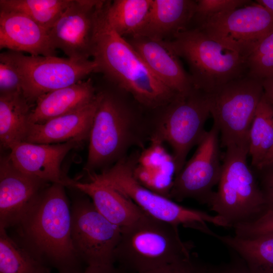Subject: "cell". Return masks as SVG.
Wrapping results in <instances>:
<instances>
[{
	"label": "cell",
	"mask_w": 273,
	"mask_h": 273,
	"mask_svg": "<svg viewBox=\"0 0 273 273\" xmlns=\"http://www.w3.org/2000/svg\"><path fill=\"white\" fill-rule=\"evenodd\" d=\"M251 3L248 0H198L197 1L194 19L198 22L200 25L215 16Z\"/></svg>",
	"instance_id": "4dcf8cb0"
},
{
	"label": "cell",
	"mask_w": 273,
	"mask_h": 273,
	"mask_svg": "<svg viewBox=\"0 0 273 273\" xmlns=\"http://www.w3.org/2000/svg\"><path fill=\"white\" fill-rule=\"evenodd\" d=\"M99 101L97 92L95 99L86 106L70 113L41 124H30L24 142L53 144L72 139L84 141L89 138L94 117Z\"/></svg>",
	"instance_id": "d6986e66"
},
{
	"label": "cell",
	"mask_w": 273,
	"mask_h": 273,
	"mask_svg": "<svg viewBox=\"0 0 273 273\" xmlns=\"http://www.w3.org/2000/svg\"><path fill=\"white\" fill-rule=\"evenodd\" d=\"M72 188L89 197L98 212L120 228L129 225L146 214L130 199L104 185L75 180Z\"/></svg>",
	"instance_id": "603a6c76"
},
{
	"label": "cell",
	"mask_w": 273,
	"mask_h": 273,
	"mask_svg": "<svg viewBox=\"0 0 273 273\" xmlns=\"http://www.w3.org/2000/svg\"><path fill=\"white\" fill-rule=\"evenodd\" d=\"M65 186L51 184L26 210L16 229L18 243L45 267L81 273L71 238V206Z\"/></svg>",
	"instance_id": "6da1fadb"
},
{
	"label": "cell",
	"mask_w": 273,
	"mask_h": 273,
	"mask_svg": "<svg viewBox=\"0 0 273 273\" xmlns=\"http://www.w3.org/2000/svg\"><path fill=\"white\" fill-rule=\"evenodd\" d=\"M207 264L192 253L148 273H206Z\"/></svg>",
	"instance_id": "836d02e7"
},
{
	"label": "cell",
	"mask_w": 273,
	"mask_h": 273,
	"mask_svg": "<svg viewBox=\"0 0 273 273\" xmlns=\"http://www.w3.org/2000/svg\"><path fill=\"white\" fill-rule=\"evenodd\" d=\"M127 40L152 73L173 92L186 94L194 87L179 58L162 41L141 35L129 37Z\"/></svg>",
	"instance_id": "ac0fdd59"
},
{
	"label": "cell",
	"mask_w": 273,
	"mask_h": 273,
	"mask_svg": "<svg viewBox=\"0 0 273 273\" xmlns=\"http://www.w3.org/2000/svg\"><path fill=\"white\" fill-rule=\"evenodd\" d=\"M139 154L127 155L100 173L87 174L88 181L114 189L130 199L146 214L170 224L182 225L204 234L209 229L207 223L228 228L219 216L185 207L143 186L133 173Z\"/></svg>",
	"instance_id": "52a82bcc"
},
{
	"label": "cell",
	"mask_w": 273,
	"mask_h": 273,
	"mask_svg": "<svg viewBox=\"0 0 273 273\" xmlns=\"http://www.w3.org/2000/svg\"><path fill=\"white\" fill-rule=\"evenodd\" d=\"M235 236L251 238L262 235H273V209H268L251 222L237 224L233 228Z\"/></svg>",
	"instance_id": "d6a6232c"
},
{
	"label": "cell",
	"mask_w": 273,
	"mask_h": 273,
	"mask_svg": "<svg viewBox=\"0 0 273 273\" xmlns=\"http://www.w3.org/2000/svg\"><path fill=\"white\" fill-rule=\"evenodd\" d=\"M97 92L90 78L39 97L29 117L30 124L49 120L76 111L92 102Z\"/></svg>",
	"instance_id": "44dd1931"
},
{
	"label": "cell",
	"mask_w": 273,
	"mask_h": 273,
	"mask_svg": "<svg viewBox=\"0 0 273 273\" xmlns=\"http://www.w3.org/2000/svg\"><path fill=\"white\" fill-rule=\"evenodd\" d=\"M47 273V272H41ZM81 273H126L114 265H87Z\"/></svg>",
	"instance_id": "8d00e7d4"
},
{
	"label": "cell",
	"mask_w": 273,
	"mask_h": 273,
	"mask_svg": "<svg viewBox=\"0 0 273 273\" xmlns=\"http://www.w3.org/2000/svg\"><path fill=\"white\" fill-rule=\"evenodd\" d=\"M247 61L248 75L261 80L273 75V31L259 42Z\"/></svg>",
	"instance_id": "f546056e"
},
{
	"label": "cell",
	"mask_w": 273,
	"mask_h": 273,
	"mask_svg": "<svg viewBox=\"0 0 273 273\" xmlns=\"http://www.w3.org/2000/svg\"><path fill=\"white\" fill-rule=\"evenodd\" d=\"M116 87V92H99L84 167L87 174L109 168L126 157L130 148H143L150 141L148 111L129 94Z\"/></svg>",
	"instance_id": "3957f363"
},
{
	"label": "cell",
	"mask_w": 273,
	"mask_h": 273,
	"mask_svg": "<svg viewBox=\"0 0 273 273\" xmlns=\"http://www.w3.org/2000/svg\"><path fill=\"white\" fill-rule=\"evenodd\" d=\"M196 4L193 0H153L146 21L136 35L159 41L172 38L188 29Z\"/></svg>",
	"instance_id": "ffe728a7"
},
{
	"label": "cell",
	"mask_w": 273,
	"mask_h": 273,
	"mask_svg": "<svg viewBox=\"0 0 273 273\" xmlns=\"http://www.w3.org/2000/svg\"><path fill=\"white\" fill-rule=\"evenodd\" d=\"M49 270L11 238L6 229L0 227V273H49Z\"/></svg>",
	"instance_id": "f1b7e54d"
},
{
	"label": "cell",
	"mask_w": 273,
	"mask_h": 273,
	"mask_svg": "<svg viewBox=\"0 0 273 273\" xmlns=\"http://www.w3.org/2000/svg\"><path fill=\"white\" fill-rule=\"evenodd\" d=\"M83 142L78 139L53 144L22 142L11 149L9 156L14 165L25 173L49 183L72 188L75 180L66 175L61 165L67 154Z\"/></svg>",
	"instance_id": "9a60e30c"
},
{
	"label": "cell",
	"mask_w": 273,
	"mask_h": 273,
	"mask_svg": "<svg viewBox=\"0 0 273 273\" xmlns=\"http://www.w3.org/2000/svg\"><path fill=\"white\" fill-rule=\"evenodd\" d=\"M193 247L181 239L177 226L145 214L121 228L114 259L126 273H148L190 255Z\"/></svg>",
	"instance_id": "277c9868"
},
{
	"label": "cell",
	"mask_w": 273,
	"mask_h": 273,
	"mask_svg": "<svg viewBox=\"0 0 273 273\" xmlns=\"http://www.w3.org/2000/svg\"><path fill=\"white\" fill-rule=\"evenodd\" d=\"M256 2L273 13V0H257Z\"/></svg>",
	"instance_id": "ab89813d"
},
{
	"label": "cell",
	"mask_w": 273,
	"mask_h": 273,
	"mask_svg": "<svg viewBox=\"0 0 273 273\" xmlns=\"http://www.w3.org/2000/svg\"><path fill=\"white\" fill-rule=\"evenodd\" d=\"M32 106L22 94L0 96L1 147L11 150L16 144L25 141Z\"/></svg>",
	"instance_id": "cb8c5ba5"
},
{
	"label": "cell",
	"mask_w": 273,
	"mask_h": 273,
	"mask_svg": "<svg viewBox=\"0 0 273 273\" xmlns=\"http://www.w3.org/2000/svg\"><path fill=\"white\" fill-rule=\"evenodd\" d=\"M217 190L209 205L228 228L255 220L267 210L257 175L247 162L249 143L225 148Z\"/></svg>",
	"instance_id": "5b68a950"
},
{
	"label": "cell",
	"mask_w": 273,
	"mask_h": 273,
	"mask_svg": "<svg viewBox=\"0 0 273 273\" xmlns=\"http://www.w3.org/2000/svg\"><path fill=\"white\" fill-rule=\"evenodd\" d=\"M3 53L19 71L23 95L32 106L42 95L72 85L99 72L98 65L93 59L25 55L12 51Z\"/></svg>",
	"instance_id": "30bf717a"
},
{
	"label": "cell",
	"mask_w": 273,
	"mask_h": 273,
	"mask_svg": "<svg viewBox=\"0 0 273 273\" xmlns=\"http://www.w3.org/2000/svg\"><path fill=\"white\" fill-rule=\"evenodd\" d=\"M263 94L262 80L247 74L210 94V113L220 147L249 143V133Z\"/></svg>",
	"instance_id": "9c48e42d"
},
{
	"label": "cell",
	"mask_w": 273,
	"mask_h": 273,
	"mask_svg": "<svg viewBox=\"0 0 273 273\" xmlns=\"http://www.w3.org/2000/svg\"><path fill=\"white\" fill-rule=\"evenodd\" d=\"M107 1L94 15L90 57L99 72L147 111L167 105L177 94L152 73L127 39L112 28L105 15Z\"/></svg>",
	"instance_id": "7a4b0ae2"
},
{
	"label": "cell",
	"mask_w": 273,
	"mask_h": 273,
	"mask_svg": "<svg viewBox=\"0 0 273 273\" xmlns=\"http://www.w3.org/2000/svg\"><path fill=\"white\" fill-rule=\"evenodd\" d=\"M51 183L17 169L9 156L1 157L0 227L14 228L39 194Z\"/></svg>",
	"instance_id": "2e32d148"
},
{
	"label": "cell",
	"mask_w": 273,
	"mask_h": 273,
	"mask_svg": "<svg viewBox=\"0 0 273 273\" xmlns=\"http://www.w3.org/2000/svg\"><path fill=\"white\" fill-rule=\"evenodd\" d=\"M210 115V94L195 87L186 94H177L167 105L149 112V142L169 146L175 175L185 165L189 152L206 133L204 126Z\"/></svg>",
	"instance_id": "8992f818"
},
{
	"label": "cell",
	"mask_w": 273,
	"mask_h": 273,
	"mask_svg": "<svg viewBox=\"0 0 273 273\" xmlns=\"http://www.w3.org/2000/svg\"><path fill=\"white\" fill-rule=\"evenodd\" d=\"M273 146V108L263 96L259 102L249 133L251 167L259 168Z\"/></svg>",
	"instance_id": "4316f807"
},
{
	"label": "cell",
	"mask_w": 273,
	"mask_h": 273,
	"mask_svg": "<svg viewBox=\"0 0 273 273\" xmlns=\"http://www.w3.org/2000/svg\"><path fill=\"white\" fill-rule=\"evenodd\" d=\"M273 163V146L268 152L259 168L254 170H258L261 168Z\"/></svg>",
	"instance_id": "f35d334b"
},
{
	"label": "cell",
	"mask_w": 273,
	"mask_h": 273,
	"mask_svg": "<svg viewBox=\"0 0 273 273\" xmlns=\"http://www.w3.org/2000/svg\"><path fill=\"white\" fill-rule=\"evenodd\" d=\"M133 173L143 186L170 198L176 168L171 154L163 144L151 142L148 147L144 148L139 154Z\"/></svg>",
	"instance_id": "7402d4cb"
},
{
	"label": "cell",
	"mask_w": 273,
	"mask_h": 273,
	"mask_svg": "<svg viewBox=\"0 0 273 273\" xmlns=\"http://www.w3.org/2000/svg\"><path fill=\"white\" fill-rule=\"evenodd\" d=\"M263 96L273 108V75L262 79Z\"/></svg>",
	"instance_id": "74e56055"
},
{
	"label": "cell",
	"mask_w": 273,
	"mask_h": 273,
	"mask_svg": "<svg viewBox=\"0 0 273 273\" xmlns=\"http://www.w3.org/2000/svg\"><path fill=\"white\" fill-rule=\"evenodd\" d=\"M231 254L229 262L218 265L207 264L206 273H253L237 254L232 251Z\"/></svg>",
	"instance_id": "e575fe53"
},
{
	"label": "cell",
	"mask_w": 273,
	"mask_h": 273,
	"mask_svg": "<svg viewBox=\"0 0 273 273\" xmlns=\"http://www.w3.org/2000/svg\"><path fill=\"white\" fill-rule=\"evenodd\" d=\"M254 171L264 196L267 210L273 209V163Z\"/></svg>",
	"instance_id": "d590c367"
},
{
	"label": "cell",
	"mask_w": 273,
	"mask_h": 273,
	"mask_svg": "<svg viewBox=\"0 0 273 273\" xmlns=\"http://www.w3.org/2000/svg\"><path fill=\"white\" fill-rule=\"evenodd\" d=\"M0 49L34 56H56L49 31L28 16L0 9Z\"/></svg>",
	"instance_id": "e0dca14e"
},
{
	"label": "cell",
	"mask_w": 273,
	"mask_h": 273,
	"mask_svg": "<svg viewBox=\"0 0 273 273\" xmlns=\"http://www.w3.org/2000/svg\"><path fill=\"white\" fill-rule=\"evenodd\" d=\"M71 214L72 244L81 261L87 266L114 265L121 228L100 213L88 197L74 200Z\"/></svg>",
	"instance_id": "8fae6325"
},
{
	"label": "cell",
	"mask_w": 273,
	"mask_h": 273,
	"mask_svg": "<svg viewBox=\"0 0 273 273\" xmlns=\"http://www.w3.org/2000/svg\"><path fill=\"white\" fill-rule=\"evenodd\" d=\"M21 94V75L16 66L2 53L0 55V96Z\"/></svg>",
	"instance_id": "1f68e13d"
},
{
	"label": "cell",
	"mask_w": 273,
	"mask_h": 273,
	"mask_svg": "<svg viewBox=\"0 0 273 273\" xmlns=\"http://www.w3.org/2000/svg\"><path fill=\"white\" fill-rule=\"evenodd\" d=\"M164 44L187 62L194 86L211 94L247 74V60L198 27L187 29Z\"/></svg>",
	"instance_id": "ba28073f"
},
{
	"label": "cell",
	"mask_w": 273,
	"mask_h": 273,
	"mask_svg": "<svg viewBox=\"0 0 273 273\" xmlns=\"http://www.w3.org/2000/svg\"><path fill=\"white\" fill-rule=\"evenodd\" d=\"M219 132L213 123L190 159L175 176L170 198L177 202L192 199L209 206L221 171Z\"/></svg>",
	"instance_id": "4fadbf2b"
},
{
	"label": "cell",
	"mask_w": 273,
	"mask_h": 273,
	"mask_svg": "<svg viewBox=\"0 0 273 273\" xmlns=\"http://www.w3.org/2000/svg\"><path fill=\"white\" fill-rule=\"evenodd\" d=\"M208 235L237 254L253 273H273V235L243 238L221 236L211 230Z\"/></svg>",
	"instance_id": "d4e9b609"
},
{
	"label": "cell",
	"mask_w": 273,
	"mask_h": 273,
	"mask_svg": "<svg viewBox=\"0 0 273 273\" xmlns=\"http://www.w3.org/2000/svg\"><path fill=\"white\" fill-rule=\"evenodd\" d=\"M104 2L72 0L49 30L54 48L62 51L70 59H89L94 15Z\"/></svg>",
	"instance_id": "5bb4252c"
},
{
	"label": "cell",
	"mask_w": 273,
	"mask_h": 273,
	"mask_svg": "<svg viewBox=\"0 0 273 273\" xmlns=\"http://www.w3.org/2000/svg\"><path fill=\"white\" fill-rule=\"evenodd\" d=\"M72 0H1L0 9L23 14L50 30Z\"/></svg>",
	"instance_id": "83f0119b"
},
{
	"label": "cell",
	"mask_w": 273,
	"mask_h": 273,
	"mask_svg": "<svg viewBox=\"0 0 273 273\" xmlns=\"http://www.w3.org/2000/svg\"><path fill=\"white\" fill-rule=\"evenodd\" d=\"M246 58L273 31V13L257 2L215 16L197 27Z\"/></svg>",
	"instance_id": "7c38bea8"
},
{
	"label": "cell",
	"mask_w": 273,
	"mask_h": 273,
	"mask_svg": "<svg viewBox=\"0 0 273 273\" xmlns=\"http://www.w3.org/2000/svg\"><path fill=\"white\" fill-rule=\"evenodd\" d=\"M153 0L107 1L105 15L112 28L125 38L136 35L144 25Z\"/></svg>",
	"instance_id": "484cf974"
}]
</instances>
